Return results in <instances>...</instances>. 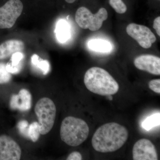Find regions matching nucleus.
Listing matches in <instances>:
<instances>
[{
    "label": "nucleus",
    "instance_id": "f257e3e1",
    "mask_svg": "<svg viewBox=\"0 0 160 160\" xmlns=\"http://www.w3.org/2000/svg\"><path fill=\"white\" fill-rule=\"evenodd\" d=\"M128 136L129 132L125 126L116 122L106 123L94 132L92 145L98 152H113L124 146Z\"/></svg>",
    "mask_w": 160,
    "mask_h": 160
},
{
    "label": "nucleus",
    "instance_id": "a211bd4d",
    "mask_svg": "<svg viewBox=\"0 0 160 160\" xmlns=\"http://www.w3.org/2000/svg\"><path fill=\"white\" fill-rule=\"evenodd\" d=\"M109 5L116 12L123 14L127 10V7L123 0H109Z\"/></svg>",
    "mask_w": 160,
    "mask_h": 160
},
{
    "label": "nucleus",
    "instance_id": "393cba45",
    "mask_svg": "<svg viewBox=\"0 0 160 160\" xmlns=\"http://www.w3.org/2000/svg\"><path fill=\"white\" fill-rule=\"evenodd\" d=\"M77 0H65V2L69 4H72L75 2Z\"/></svg>",
    "mask_w": 160,
    "mask_h": 160
},
{
    "label": "nucleus",
    "instance_id": "f3484780",
    "mask_svg": "<svg viewBox=\"0 0 160 160\" xmlns=\"http://www.w3.org/2000/svg\"><path fill=\"white\" fill-rule=\"evenodd\" d=\"M39 57L37 55H34L32 57V62L33 65L37 66L42 71L43 74H47L50 71V65L48 61L42 60L39 61Z\"/></svg>",
    "mask_w": 160,
    "mask_h": 160
},
{
    "label": "nucleus",
    "instance_id": "f8f14e48",
    "mask_svg": "<svg viewBox=\"0 0 160 160\" xmlns=\"http://www.w3.org/2000/svg\"><path fill=\"white\" fill-rule=\"evenodd\" d=\"M25 44L20 40H6L0 43V61L9 58L14 53L22 52Z\"/></svg>",
    "mask_w": 160,
    "mask_h": 160
},
{
    "label": "nucleus",
    "instance_id": "1a4fd4ad",
    "mask_svg": "<svg viewBox=\"0 0 160 160\" xmlns=\"http://www.w3.org/2000/svg\"><path fill=\"white\" fill-rule=\"evenodd\" d=\"M132 153L134 160H158L155 146L150 140L147 139H141L135 143Z\"/></svg>",
    "mask_w": 160,
    "mask_h": 160
},
{
    "label": "nucleus",
    "instance_id": "6e6552de",
    "mask_svg": "<svg viewBox=\"0 0 160 160\" xmlns=\"http://www.w3.org/2000/svg\"><path fill=\"white\" fill-rule=\"evenodd\" d=\"M22 156L20 146L7 135H0V160H19Z\"/></svg>",
    "mask_w": 160,
    "mask_h": 160
},
{
    "label": "nucleus",
    "instance_id": "0eeeda50",
    "mask_svg": "<svg viewBox=\"0 0 160 160\" xmlns=\"http://www.w3.org/2000/svg\"><path fill=\"white\" fill-rule=\"evenodd\" d=\"M126 32L135 40L144 49H149L156 41L154 33L148 27L142 25L131 23L126 27Z\"/></svg>",
    "mask_w": 160,
    "mask_h": 160
},
{
    "label": "nucleus",
    "instance_id": "4468645a",
    "mask_svg": "<svg viewBox=\"0 0 160 160\" xmlns=\"http://www.w3.org/2000/svg\"><path fill=\"white\" fill-rule=\"evenodd\" d=\"M88 46L91 50L101 52H108L111 51L112 46L108 41L102 39L90 40L88 43Z\"/></svg>",
    "mask_w": 160,
    "mask_h": 160
},
{
    "label": "nucleus",
    "instance_id": "6ab92c4d",
    "mask_svg": "<svg viewBox=\"0 0 160 160\" xmlns=\"http://www.w3.org/2000/svg\"><path fill=\"white\" fill-rule=\"evenodd\" d=\"M40 135L39 127L38 122H34L29 126V138L33 142H35L39 138Z\"/></svg>",
    "mask_w": 160,
    "mask_h": 160
},
{
    "label": "nucleus",
    "instance_id": "aec40b11",
    "mask_svg": "<svg viewBox=\"0 0 160 160\" xmlns=\"http://www.w3.org/2000/svg\"><path fill=\"white\" fill-rule=\"evenodd\" d=\"M18 129L20 133L26 138H29V123L26 120H22L18 123Z\"/></svg>",
    "mask_w": 160,
    "mask_h": 160
},
{
    "label": "nucleus",
    "instance_id": "a878e982",
    "mask_svg": "<svg viewBox=\"0 0 160 160\" xmlns=\"http://www.w3.org/2000/svg\"><path fill=\"white\" fill-rule=\"evenodd\" d=\"M107 98L109 99V100H112V96L111 95H110L107 96Z\"/></svg>",
    "mask_w": 160,
    "mask_h": 160
},
{
    "label": "nucleus",
    "instance_id": "dca6fc26",
    "mask_svg": "<svg viewBox=\"0 0 160 160\" xmlns=\"http://www.w3.org/2000/svg\"><path fill=\"white\" fill-rule=\"evenodd\" d=\"M11 79V73L6 69V63L0 61V85L7 84Z\"/></svg>",
    "mask_w": 160,
    "mask_h": 160
},
{
    "label": "nucleus",
    "instance_id": "ddd939ff",
    "mask_svg": "<svg viewBox=\"0 0 160 160\" xmlns=\"http://www.w3.org/2000/svg\"><path fill=\"white\" fill-rule=\"evenodd\" d=\"M56 33L58 39L61 42H65L70 37V30L68 23L64 20L59 21L57 26Z\"/></svg>",
    "mask_w": 160,
    "mask_h": 160
},
{
    "label": "nucleus",
    "instance_id": "7ed1b4c3",
    "mask_svg": "<svg viewBox=\"0 0 160 160\" xmlns=\"http://www.w3.org/2000/svg\"><path fill=\"white\" fill-rule=\"evenodd\" d=\"M89 126L82 119L69 116L62 122L60 128V136L63 142L72 147L79 146L88 138Z\"/></svg>",
    "mask_w": 160,
    "mask_h": 160
},
{
    "label": "nucleus",
    "instance_id": "39448f33",
    "mask_svg": "<svg viewBox=\"0 0 160 160\" xmlns=\"http://www.w3.org/2000/svg\"><path fill=\"white\" fill-rule=\"evenodd\" d=\"M108 13L104 7H101L95 14L84 6L80 7L75 13V21L78 26L83 29H89L92 31L99 30L104 21L108 18Z\"/></svg>",
    "mask_w": 160,
    "mask_h": 160
},
{
    "label": "nucleus",
    "instance_id": "b1692460",
    "mask_svg": "<svg viewBox=\"0 0 160 160\" xmlns=\"http://www.w3.org/2000/svg\"><path fill=\"white\" fill-rule=\"evenodd\" d=\"M153 27L155 29L157 33L160 36V17L156 18L153 21Z\"/></svg>",
    "mask_w": 160,
    "mask_h": 160
},
{
    "label": "nucleus",
    "instance_id": "423d86ee",
    "mask_svg": "<svg viewBox=\"0 0 160 160\" xmlns=\"http://www.w3.org/2000/svg\"><path fill=\"white\" fill-rule=\"evenodd\" d=\"M23 9L20 0H8L0 6V29H10L14 26Z\"/></svg>",
    "mask_w": 160,
    "mask_h": 160
},
{
    "label": "nucleus",
    "instance_id": "20e7f679",
    "mask_svg": "<svg viewBox=\"0 0 160 160\" xmlns=\"http://www.w3.org/2000/svg\"><path fill=\"white\" fill-rule=\"evenodd\" d=\"M35 113L38 118L40 134L46 135L52 129L56 115V107L48 98L40 99L36 105Z\"/></svg>",
    "mask_w": 160,
    "mask_h": 160
},
{
    "label": "nucleus",
    "instance_id": "f03ea898",
    "mask_svg": "<svg viewBox=\"0 0 160 160\" xmlns=\"http://www.w3.org/2000/svg\"><path fill=\"white\" fill-rule=\"evenodd\" d=\"M84 82L89 91L99 95H112L117 93L119 89L114 78L100 67H92L88 69L85 73Z\"/></svg>",
    "mask_w": 160,
    "mask_h": 160
},
{
    "label": "nucleus",
    "instance_id": "2eb2a0df",
    "mask_svg": "<svg viewBox=\"0 0 160 160\" xmlns=\"http://www.w3.org/2000/svg\"><path fill=\"white\" fill-rule=\"evenodd\" d=\"M160 113H156L150 116L143 122L142 126L146 130H149L153 127L159 126Z\"/></svg>",
    "mask_w": 160,
    "mask_h": 160
},
{
    "label": "nucleus",
    "instance_id": "9d476101",
    "mask_svg": "<svg viewBox=\"0 0 160 160\" xmlns=\"http://www.w3.org/2000/svg\"><path fill=\"white\" fill-rule=\"evenodd\" d=\"M134 64L139 70L156 75H160V58L157 56L150 54L140 55L135 59Z\"/></svg>",
    "mask_w": 160,
    "mask_h": 160
},
{
    "label": "nucleus",
    "instance_id": "4be33fe9",
    "mask_svg": "<svg viewBox=\"0 0 160 160\" xmlns=\"http://www.w3.org/2000/svg\"><path fill=\"white\" fill-rule=\"evenodd\" d=\"M12 63L10 64L12 66H16L18 64L19 62L22 59V55L20 54V52H16L12 55Z\"/></svg>",
    "mask_w": 160,
    "mask_h": 160
},
{
    "label": "nucleus",
    "instance_id": "412c9836",
    "mask_svg": "<svg viewBox=\"0 0 160 160\" xmlns=\"http://www.w3.org/2000/svg\"><path fill=\"white\" fill-rule=\"evenodd\" d=\"M149 87L151 89L156 93H160V79L151 80L149 82Z\"/></svg>",
    "mask_w": 160,
    "mask_h": 160
},
{
    "label": "nucleus",
    "instance_id": "9b49d317",
    "mask_svg": "<svg viewBox=\"0 0 160 160\" xmlns=\"http://www.w3.org/2000/svg\"><path fill=\"white\" fill-rule=\"evenodd\" d=\"M31 106V94L27 89H21L18 94L12 95L10 98L9 106L11 109L27 111L30 109Z\"/></svg>",
    "mask_w": 160,
    "mask_h": 160
},
{
    "label": "nucleus",
    "instance_id": "5701e85b",
    "mask_svg": "<svg viewBox=\"0 0 160 160\" xmlns=\"http://www.w3.org/2000/svg\"><path fill=\"white\" fill-rule=\"evenodd\" d=\"M82 159V154L78 152L75 151L71 152L68 156L66 160H81Z\"/></svg>",
    "mask_w": 160,
    "mask_h": 160
}]
</instances>
